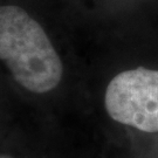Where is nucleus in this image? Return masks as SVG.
<instances>
[{
	"instance_id": "f257e3e1",
	"label": "nucleus",
	"mask_w": 158,
	"mask_h": 158,
	"mask_svg": "<svg viewBox=\"0 0 158 158\" xmlns=\"http://www.w3.org/2000/svg\"><path fill=\"white\" fill-rule=\"evenodd\" d=\"M0 60L18 83L32 93H48L62 79V62L51 40L19 6H0Z\"/></svg>"
},
{
	"instance_id": "f03ea898",
	"label": "nucleus",
	"mask_w": 158,
	"mask_h": 158,
	"mask_svg": "<svg viewBox=\"0 0 158 158\" xmlns=\"http://www.w3.org/2000/svg\"><path fill=\"white\" fill-rule=\"evenodd\" d=\"M110 117L145 132L158 131V70L136 68L116 75L108 85Z\"/></svg>"
},
{
	"instance_id": "7ed1b4c3",
	"label": "nucleus",
	"mask_w": 158,
	"mask_h": 158,
	"mask_svg": "<svg viewBox=\"0 0 158 158\" xmlns=\"http://www.w3.org/2000/svg\"><path fill=\"white\" fill-rule=\"evenodd\" d=\"M0 158H13L10 155H0Z\"/></svg>"
}]
</instances>
